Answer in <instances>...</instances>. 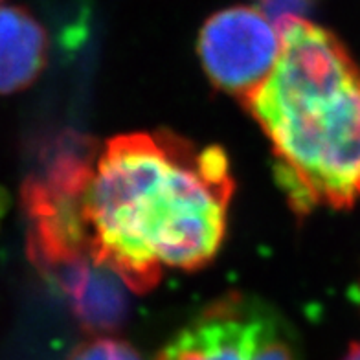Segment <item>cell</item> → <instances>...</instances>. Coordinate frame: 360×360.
I'll return each mask as SVG.
<instances>
[{
  "instance_id": "cell-1",
  "label": "cell",
  "mask_w": 360,
  "mask_h": 360,
  "mask_svg": "<svg viewBox=\"0 0 360 360\" xmlns=\"http://www.w3.org/2000/svg\"><path fill=\"white\" fill-rule=\"evenodd\" d=\"M233 186L221 147L169 131L110 138L79 200L90 252L133 292L166 269H202L226 236Z\"/></svg>"
},
{
  "instance_id": "cell-4",
  "label": "cell",
  "mask_w": 360,
  "mask_h": 360,
  "mask_svg": "<svg viewBox=\"0 0 360 360\" xmlns=\"http://www.w3.org/2000/svg\"><path fill=\"white\" fill-rule=\"evenodd\" d=\"M197 52L210 81L245 103L274 72L281 34L259 8L230 6L204 22Z\"/></svg>"
},
{
  "instance_id": "cell-7",
  "label": "cell",
  "mask_w": 360,
  "mask_h": 360,
  "mask_svg": "<svg viewBox=\"0 0 360 360\" xmlns=\"http://www.w3.org/2000/svg\"><path fill=\"white\" fill-rule=\"evenodd\" d=\"M342 360H360V342H353Z\"/></svg>"
},
{
  "instance_id": "cell-5",
  "label": "cell",
  "mask_w": 360,
  "mask_h": 360,
  "mask_svg": "<svg viewBox=\"0 0 360 360\" xmlns=\"http://www.w3.org/2000/svg\"><path fill=\"white\" fill-rule=\"evenodd\" d=\"M46 30L22 6H0V94L28 89L48 63Z\"/></svg>"
},
{
  "instance_id": "cell-6",
  "label": "cell",
  "mask_w": 360,
  "mask_h": 360,
  "mask_svg": "<svg viewBox=\"0 0 360 360\" xmlns=\"http://www.w3.org/2000/svg\"><path fill=\"white\" fill-rule=\"evenodd\" d=\"M67 360H142V356L129 342L109 335H94V338L74 347Z\"/></svg>"
},
{
  "instance_id": "cell-3",
  "label": "cell",
  "mask_w": 360,
  "mask_h": 360,
  "mask_svg": "<svg viewBox=\"0 0 360 360\" xmlns=\"http://www.w3.org/2000/svg\"><path fill=\"white\" fill-rule=\"evenodd\" d=\"M155 360H302L300 342L263 300L226 294L200 311Z\"/></svg>"
},
{
  "instance_id": "cell-2",
  "label": "cell",
  "mask_w": 360,
  "mask_h": 360,
  "mask_svg": "<svg viewBox=\"0 0 360 360\" xmlns=\"http://www.w3.org/2000/svg\"><path fill=\"white\" fill-rule=\"evenodd\" d=\"M274 72L245 107L269 138L274 175L298 215L360 200V67L305 17L280 28Z\"/></svg>"
}]
</instances>
